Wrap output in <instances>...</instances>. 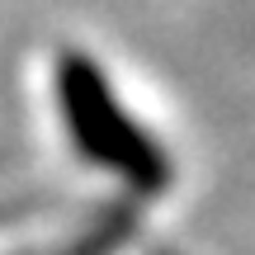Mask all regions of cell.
Wrapping results in <instances>:
<instances>
[{"label": "cell", "mask_w": 255, "mask_h": 255, "mask_svg": "<svg viewBox=\"0 0 255 255\" xmlns=\"http://www.w3.org/2000/svg\"><path fill=\"white\" fill-rule=\"evenodd\" d=\"M62 104H66V128L76 132L81 146H90L95 161L114 165V170L132 175L142 184H165V161H156L146 137L114 109L109 90H104L100 71L90 62L76 57V62L62 66Z\"/></svg>", "instance_id": "obj_1"}]
</instances>
